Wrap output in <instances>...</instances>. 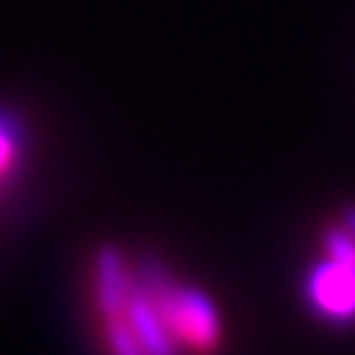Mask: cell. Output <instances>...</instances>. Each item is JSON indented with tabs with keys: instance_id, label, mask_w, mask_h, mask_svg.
<instances>
[{
	"instance_id": "6da1fadb",
	"label": "cell",
	"mask_w": 355,
	"mask_h": 355,
	"mask_svg": "<svg viewBox=\"0 0 355 355\" xmlns=\"http://www.w3.org/2000/svg\"><path fill=\"white\" fill-rule=\"evenodd\" d=\"M137 279L142 291L151 296L154 308H157L160 320L166 323L178 347H190L196 352H214L219 347L222 323L216 305L207 299V293H202L198 287L175 282L172 272L163 270L154 258H146L139 263Z\"/></svg>"
},
{
	"instance_id": "7a4b0ae2",
	"label": "cell",
	"mask_w": 355,
	"mask_h": 355,
	"mask_svg": "<svg viewBox=\"0 0 355 355\" xmlns=\"http://www.w3.org/2000/svg\"><path fill=\"white\" fill-rule=\"evenodd\" d=\"M308 299L314 302L320 314H326L331 320H347L355 317V266L326 261L317 263L311 270L308 279Z\"/></svg>"
},
{
	"instance_id": "3957f363",
	"label": "cell",
	"mask_w": 355,
	"mask_h": 355,
	"mask_svg": "<svg viewBox=\"0 0 355 355\" xmlns=\"http://www.w3.org/2000/svg\"><path fill=\"white\" fill-rule=\"evenodd\" d=\"M125 320L130 323L133 335L139 338L142 349L148 355H178V343L169 335V329L160 320L157 308H154L151 296L142 291V284L133 272V284H130V293H128V305H125Z\"/></svg>"
},
{
	"instance_id": "277c9868",
	"label": "cell",
	"mask_w": 355,
	"mask_h": 355,
	"mask_svg": "<svg viewBox=\"0 0 355 355\" xmlns=\"http://www.w3.org/2000/svg\"><path fill=\"white\" fill-rule=\"evenodd\" d=\"M130 284H133V272L128 270L121 252L113 246H104L95 261V302L104 320L125 314Z\"/></svg>"
},
{
	"instance_id": "5b68a950",
	"label": "cell",
	"mask_w": 355,
	"mask_h": 355,
	"mask_svg": "<svg viewBox=\"0 0 355 355\" xmlns=\"http://www.w3.org/2000/svg\"><path fill=\"white\" fill-rule=\"evenodd\" d=\"M24 128L12 116L0 113V190L15 181V175L24 166Z\"/></svg>"
},
{
	"instance_id": "8992f818",
	"label": "cell",
	"mask_w": 355,
	"mask_h": 355,
	"mask_svg": "<svg viewBox=\"0 0 355 355\" xmlns=\"http://www.w3.org/2000/svg\"><path fill=\"white\" fill-rule=\"evenodd\" d=\"M104 340H107L110 355H148L146 349H142L139 338L133 335V329L125 320V314L104 320Z\"/></svg>"
},
{
	"instance_id": "52a82bcc",
	"label": "cell",
	"mask_w": 355,
	"mask_h": 355,
	"mask_svg": "<svg viewBox=\"0 0 355 355\" xmlns=\"http://www.w3.org/2000/svg\"><path fill=\"white\" fill-rule=\"evenodd\" d=\"M326 252L331 261L355 266V240L347 228H326Z\"/></svg>"
},
{
	"instance_id": "ba28073f",
	"label": "cell",
	"mask_w": 355,
	"mask_h": 355,
	"mask_svg": "<svg viewBox=\"0 0 355 355\" xmlns=\"http://www.w3.org/2000/svg\"><path fill=\"white\" fill-rule=\"evenodd\" d=\"M343 228L352 234V240H355V205H347L343 207Z\"/></svg>"
}]
</instances>
